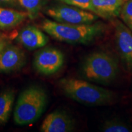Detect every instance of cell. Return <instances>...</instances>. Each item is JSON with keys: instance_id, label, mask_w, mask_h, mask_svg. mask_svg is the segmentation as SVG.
<instances>
[{"instance_id": "6da1fadb", "label": "cell", "mask_w": 132, "mask_h": 132, "mask_svg": "<svg viewBox=\"0 0 132 132\" xmlns=\"http://www.w3.org/2000/svg\"><path fill=\"white\" fill-rule=\"evenodd\" d=\"M59 85L66 96L86 106L111 105L118 97L111 90L80 79L70 77L62 78L59 81Z\"/></svg>"}, {"instance_id": "7a4b0ae2", "label": "cell", "mask_w": 132, "mask_h": 132, "mask_svg": "<svg viewBox=\"0 0 132 132\" xmlns=\"http://www.w3.org/2000/svg\"><path fill=\"white\" fill-rule=\"evenodd\" d=\"M41 28L56 40L71 44H87L100 37L105 30L103 24H69L45 19Z\"/></svg>"}, {"instance_id": "3957f363", "label": "cell", "mask_w": 132, "mask_h": 132, "mask_svg": "<svg viewBox=\"0 0 132 132\" xmlns=\"http://www.w3.org/2000/svg\"><path fill=\"white\" fill-rule=\"evenodd\" d=\"M81 71L86 80L101 85H109L118 77L119 65L118 59L112 54L97 51L85 57Z\"/></svg>"}, {"instance_id": "277c9868", "label": "cell", "mask_w": 132, "mask_h": 132, "mask_svg": "<svg viewBox=\"0 0 132 132\" xmlns=\"http://www.w3.org/2000/svg\"><path fill=\"white\" fill-rule=\"evenodd\" d=\"M47 100V92L42 87H27L17 99L14 112V122L21 126L35 122L45 111Z\"/></svg>"}, {"instance_id": "5b68a950", "label": "cell", "mask_w": 132, "mask_h": 132, "mask_svg": "<svg viewBox=\"0 0 132 132\" xmlns=\"http://www.w3.org/2000/svg\"><path fill=\"white\" fill-rule=\"evenodd\" d=\"M45 13L54 21L69 24L92 23L98 17L90 11L66 4L52 6Z\"/></svg>"}, {"instance_id": "8992f818", "label": "cell", "mask_w": 132, "mask_h": 132, "mask_svg": "<svg viewBox=\"0 0 132 132\" xmlns=\"http://www.w3.org/2000/svg\"><path fill=\"white\" fill-rule=\"evenodd\" d=\"M64 64V55L61 51L53 47H45L36 53L33 66L39 73L51 75L61 70Z\"/></svg>"}, {"instance_id": "52a82bcc", "label": "cell", "mask_w": 132, "mask_h": 132, "mask_svg": "<svg viewBox=\"0 0 132 132\" xmlns=\"http://www.w3.org/2000/svg\"><path fill=\"white\" fill-rule=\"evenodd\" d=\"M116 48L125 70L132 73V31L123 22L114 21Z\"/></svg>"}, {"instance_id": "ba28073f", "label": "cell", "mask_w": 132, "mask_h": 132, "mask_svg": "<svg viewBox=\"0 0 132 132\" xmlns=\"http://www.w3.org/2000/svg\"><path fill=\"white\" fill-rule=\"evenodd\" d=\"M26 56L24 51L17 46L9 44L0 54V73H11L24 67Z\"/></svg>"}, {"instance_id": "9c48e42d", "label": "cell", "mask_w": 132, "mask_h": 132, "mask_svg": "<svg viewBox=\"0 0 132 132\" xmlns=\"http://www.w3.org/2000/svg\"><path fill=\"white\" fill-rule=\"evenodd\" d=\"M75 128V122L65 111L56 110L50 113L40 127L42 132H70Z\"/></svg>"}, {"instance_id": "30bf717a", "label": "cell", "mask_w": 132, "mask_h": 132, "mask_svg": "<svg viewBox=\"0 0 132 132\" xmlns=\"http://www.w3.org/2000/svg\"><path fill=\"white\" fill-rule=\"evenodd\" d=\"M16 40L28 50H34L45 47L48 38L36 26L27 25L20 31Z\"/></svg>"}, {"instance_id": "8fae6325", "label": "cell", "mask_w": 132, "mask_h": 132, "mask_svg": "<svg viewBox=\"0 0 132 132\" xmlns=\"http://www.w3.org/2000/svg\"><path fill=\"white\" fill-rule=\"evenodd\" d=\"M127 0H91L93 12L105 19L119 15L120 10Z\"/></svg>"}, {"instance_id": "7c38bea8", "label": "cell", "mask_w": 132, "mask_h": 132, "mask_svg": "<svg viewBox=\"0 0 132 132\" xmlns=\"http://www.w3.org/2000/svg\"><path fill=\"white\" fill-rule=\"evenodd\" d=\"M27 17L26 12L0 7V29L6 31L14 28Z\"/></svg>"}, {"instance_id": "4fadbf2b", "label": "cell", "mask_w": 132, "mask_h": 132, "mask_svg": "<svg viewBox=\"0 0 132 132\" xmlns=\"http://www.w3.org/2000/svg\"><path fill=\"white\" fill-rule=\"evenodd\" d=\"M15 97V92L12 89H8L0 92V125H5L9 119Z\"/></svg>"}, {"instance_id": "5bb4252c", "label": "cell", "mask_w": 132, "mask_h": 132, "mask_svg": "<svg viewBox=\"0 0 132 132\" xmlns=\"http://www.w3.org/2000/svg\"><path fill=\"white\" fill-rule=\"evenodd\" d=\"M18 1L26 10L28 17L31 20L38 17L44 5V0H18Z\"/></svg>"}, {"instance_id": "9a60e30c", "label": "cell", "mask_w": 132, "mask_h": 132, "mask_svg": "<svg viewBox=\"0 0 132 132\" xmlns=\"http://www.w3.org/2000/svg\"><path fill=\"white\" fill-rule=\"evenodd\" d=\"M101 130L104 132H129L132 131L129 125L120 120H107L102 125Z\"/></svg>"}, {"instance_id": "2e32d148", "label": "cell", "mask_w": 132, "mask_h": 132, "mask_svg": "<svg viewBox=\"0 0 132 132\" xmlns=\"http://www.w3.org/2000/svg\"><path fill=\"white\" fill-rule=\"evenodd\" d=\"M119 15L123 23L132 31V0H127L120 10Z\"/></svg>"}, {"instance_id": "e0dca14e", "label": "cell", "mask_w": 132, "mask_h": 132, "mask_svg": "<svg viewBox=\"0 0 132 132\" xmlns=\"http://www.w3.org/2000/svg\"><path fill=\"white\" fill-rule=\"evenodd\" d=\"M57 1L93 12L91 0H57Z\"/></svg>"}, {"instance_id": "ac0fdd59", "label": "cell", "mask_w": 132, "mask_h": 132, "mask_svg": "<svg viewBox=\"0 0 132 132\" xmlns=\"http://www.w3.org/2000/svg\"><path fill=\"white\" fill-rule=\"evenodd\" d=\"M9 44H10L9 38L7 34L0 32V54L1 53L3 49Z\"/></svg>"}, {"instance_id": "d6986e66", "label": "cell", "mask_w": 132, "mask_h": 132, "mask_svg": "<svg viewBox=\"0 0 132 132\" xmlns=\"http://www.w3.org/2000/svg\"><path fill=\"white\" fill-rule=\"evenodd\" d=\"M16 0H0V4L3 5L12 4L15 2Z\"/></svg>"}]
</instances>
